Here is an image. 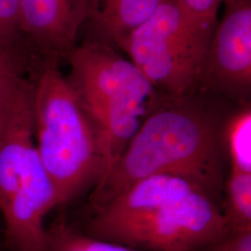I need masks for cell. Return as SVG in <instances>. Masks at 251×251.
Masks as SVG:
<instances>
[{
    "mask_svg": "<svg viewBox=\"0 0 251 251\" xmlns=\"http://www.w3.org/2000/svg\"><path fill=\"white\" fill-rule=\"evenodd\" d=\"M26 65L0 49V115L6 113L25 87Z\"/></svg>",
    "mask_w": 251,
    "mask_h": 251,
    "instance_id": "5bb4252c",
    "label": "cell"
},
{
    "mask_svg": "<svg viewBox=\"0 0 251 251\" xmlns=\"http://www.w3.org/2000/svg\"><path fill=\"white\" fill-rule=\"evenodd\" d=\"M222 211L230 232L251 231V174L230 171Z\"/></svg>",
    "mask_w": 251,
    "mask_h": 251,
    "instance_id": "7c38bea8",
    "label": "cell"
},
{
    "mask_svg": "<svg viewBox=\"0 0 251 251\" xmlns=\"http://www.w3.org/2000/svg\"><path fill=\"white\" fill-rule=\"evenodd\" d=\"M213 94L198 90L184 96L161 93L113 166L89 198L95 212L138 180L154 175L187 179L222 206L225 188L223 126L226 117Z\"/></svg>",
    "mask_w": 251,
    "mask_h": 251,
    "instance_id": "6da1fadb",
    "label": "cell"
},
{
    "mask_svg": "<svg viewBox=\"0 0 251 251\" xmlns=\"http://www.w3.org/2000/svg\"><path fill=\"white\" fill-rule=\"evenodd\" d=\"M228 232L221 204L196 191L163 207L118 244L141 251H195Z\"/></svg>",
    "mask_w": 251,
    "mask_h": 251,
    "instance_id": "8992f818",
    "label": "cell"
},
{
    "mask_svg": "<svg viewBox=\"0 0 251 251\" xmlns=\"http://www.w3.org/2000/svg\"><path fill=\"white\" fill-rule=\"evenodd\" d=\"M25 39L42 63L59 64L76 47L88 16V0H19Z\"/></svg>",
    "mask_w": 251,
    "mask_h": 251,
    "instance_id": "9c48e42d",
    "label": "cell"
},
{
    "mask_svg": "<svg viewBox=\"0 0 251 251\" xmlns=\"http://www.w3.org/2000/svg\"><path fill=\"white\" fill-rule=\"evenodd\" d=\"M160 0H88L87 42L121 50L127 36L152 16Z\"/></svg>",
    "mask_w": 251,
    "mask_h": 251,
    "instance_id": "30bf717a",
    "label": "cell"
},
{
    "mask_svg": "<svg viewBox=\"0 0 251 251\" xmlns=\"http://www.w3.org/2000/svg\"><path fill=\"white\" fill-rule=\"evenodd\" d=\"M225 152L231 171L251 174V107L243 104L227 116L223 126Z\"/></svg>",
    "mask_w": 251,
    "mask_h": 251,
    "instance_id": "8fae6325",
    "label": "cell"
},
{
    "mask_svg": "<svg viewBox=\"0 0 251 251\" xmlns=\"http://www.w3.org/2000/svg\"><path fill=\"white\" fill-rule=\"evenodd\" d=\"M196 191L205 192L194 182L176 176H151L138 180L106 206L90 213L83 228L76 227L92 237L118 243L163 207Z\"/></svg>",
    "mask_w": 251,
    "mask_h": 251,
    "instance_id": "ba28073f",
    "label": "cell"
},
{
    "mask_svg": "<svg viewBox=\"0 0 251 251\" xmlns=\"http://www.w3.org/2000/svg\"><path fill=\"white\" fill-rule=\"evenodd\" d=\"M181 8L190 16L200 22L217 25V14L225 0H178Z\"/></svg>",
    "mask_w": 251,
    "mask_h": 251,
    "instance_id": "2e32d148",
    "label": "cell"
},
{
    "mask_svg": "<svg viewBox=\"0 0 251 251\" xmlns=\"http://www.w3.org/2000/svg\"><path fill=\"white\" fill-rule=\"evenodd\" d=\"M66 60L70 65L66 77L99 137L103 176L154 108L161 92L112 47L85 42Z\"/></svg>",
    "mask_w": 251,
    "mask_h": 251,
    "instance_id": "3957f363",
    "label": "cell"
},
{
    "mask_svg": "<svg viewBox=\"0 0 251 251\" xmlns=\"http://www.w3.org/2000/svg\"><path fill=\"white\" fill-rule=\"evenodd\" d=\"M9 109H10V108H9ZM9 110H8V111H7L6 113H4V114L0 115V126H1V125H2V123H3L4 119H5V117H6V116H7V114H8V112H9Z\"/></svg>",
    "mask_w": 251,
    "mask_h": 251,
    "instance_id": "ac0fdd59",
    "label": "cell"
},
{
    "mask_svg": "<svg viewBox=\"0 0 251 251\" xmlns=\"http://www.w3.org/2000/svg\"><path fill=\"white\" fill-rule=\"evenodd\" d=\"M48 251H141L133 248L92 237L65 218L59 217L47 226Z\"/></svg>",
    "mask_w": 251,
    "mask_h": 251,
    "instance_id": "4fadbf2b",
    "label": "cell"
},
{
    "mask_svg": "<svg viewBox=\"0 0 251 251\" xmlns=\"http://www.w3.org/2000/svg\"><path fill=\"white\" fill-rule=\"evenodd\" d=\"M195 251H251V231L228 232Z\"/></svg>",
    "mask_w": 251,
    "mask_h": 251,
    "instance_id": "e0dca14e",
    "label": "cell"
},
{
    "mask_svg": "<svg viewBox=\"0 0 251 251\" xmlns=\"http://www.w3.org/2000/svg\"><path fill=\"white\" fill-rule=\"evenodd\" d=\"M217 25L193 18L178 0H160L152 16L121 47L159 92L184 96L199 90V77Z\"/></svg>",
    "mask_w": 251,
    "mask_h": 251,
    "instance_id": "5b68a950",
    "label": "cell"
},
{
    "mask_svg": "<svg viewBox=\"0 0 251 251\" xmlns=\"http://www.w3.org/2000/svg\"><path fill=\"white\" fill-rule=\"evenodd\" d=\"M33 121L36 150L59 206L93 188L103 174L99 137L57 63H42L34 77Z\"/></svg>",
    "mask_w": 251,
    "mask_h": 251,
    "instance_id": "7a4b0ae2",
    "label": "cell"
},
{
    "mask_svg": "<svg viewBox=\"0 0 251 251\" xmlns=\"http://www.w3.org/2000/svg\"><path fill=\"white\" fill-rule=\"evenodd\" d=\"M33 87L25 85L0 126V217L9 251H48L46 218L59 206L36 150Z\"/></svg>",
    "mask_w": 251,
    "mask_h": 251,
    "instance_id": "277c9868",
    "label": "cell"
},
{
    "mask_svg": "<svg viewBox=\"0 0 251 251\" xmlns=\"http://www.w3.org/2000/svg\"><path fill=\"white\" fill-rule=\"evenodd\" d=\"M23 36L19 0H0V49L25 64L18 51Z\"/></svg>",
    "mask_w": 251,
    "mask_h": 251,
    "instance_id": "9a60e30c",
    "label": "cell"
},
{
    "mask_svg": "<svg viewBox=\"0 0 251 251\" xmlns=\"http://www.w3.org/2000/svg\"><path fill=\"white\" fill-rule=\"evenodd\" d=\"M200 73L198 89L240 105L251 92V1L225 0Z\"/></svg>",
    "mask_w": 251,
    "mask_h": 251,
    "instance_id": "52a82bcc",
    "label": "cell"
}]
</instances>
